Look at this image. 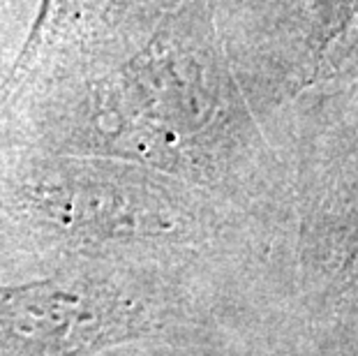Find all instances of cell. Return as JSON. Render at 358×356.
Returning a JSON list of instances; mask_svg holds the SVG:
<instances>
[{
  "mask_svg": "<svg viewBox=\"0 0 358 356\" xmlns=\"http://www.w3.org/2000/svg\"><path fill=\"white\" fill-rule=\"evenodd\" d=\"M203 42L194 24L173 14L148 47L125 65L104 97L102 139L132 160L173 164L185 143L208 123L210 58L199 56Z\"/></svg>",
  "mask_w": 358,
  "mask_h": 356,
  "instance_id": "obj_1",
  "label": "cell"
},
{
  "mask_svg": "<svg viewBox=\"0 0 358 356\" xmlns=\"http://www.w3.org/2000/svg\"><path fill=\"white\" fill-rule=\"evenodd\" d=\"M33 199L67 232L150 236L166 225L157 197L146 180L104 166H60L40 178Z\"/></svg>",
  "mask_w": 358,
  "mask_h": 356,
  "instance_id": "obj_3",
  "label": "cell"
},
{
  "mask_svg": "<svg viewBox=\"0 0 358 356\" xmlns=\"http://www.w3.org/2000/svg\"><path fill=\"white\" fill-rule=\"evenodd\" d=\"M67 5H70V0H42V7H40V14H37V21L30 28V35L24 44V49H21V56L19 60L14 63L10 77H7L5 86H3V97H7L14 90V86L24 79V74L28 72L30 63L35 60L37 51L44 44V40L49 37V33H53V28L63 17V10H67Z\"/></svg>",
  "mask_w": 358,
  "mask_h": 356,
  "instance_id": "obj_4",
  "label": "cell"
},
{
  "mask_svg": "<svg viewBox=\"0 0 358 356\" xmlns=\"http://www.w3.org/2000/svg\"><path fill=\"white\" fill-rule=\"evenodd\" d=\"M150 331L146 303L106 280L65 276L0 287V356H95Z\"/></svg>",
  "mask_w": 358,
  "mask_h": 356,
  "instance_id": "obj_2",
  "label": "cell"
}]
</instances>
